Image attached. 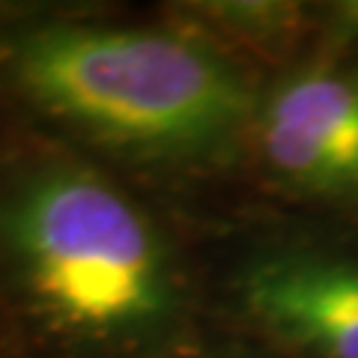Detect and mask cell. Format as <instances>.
<instances>
[{
	"label": "cell",
	"instance_id": "cell-4",
	"mask_svg": "<svg viewBox=\"0 0 358 358\" xmlns=\"http://www.w3.org/2000/svg\"><path fill=\"white\" fill-rule=\"evenodd\" d=\"M245 200L358 224V54H313L266 84Z\"/></svg>",
	"mask_w": 358,
	"mask_h": 358
},
{
	"label": "cell",
	"instance_id": "cell-2",
	"mask_svg": "<svg viewBox=\"0 0 358 358\" xmlns=\"http://www.w3.org/2000/svg\"><path fill=\"white\" fill-rule=\"evenodd\" d=\"M42 114L87 134L206 218L212 194H245L266 78L185 13L152 27L51 24L6 54Z\"/></svg>",
	"mask_w": 358,
	"mask_h": 358
},
{
	"label": "cell",
	"instance_id": "cell-1",
	"mask_svg": "<svg viewBox=\"0 0 358 358\" xmlns=\"http://www.w3.org/2000/svg\"><path fill=\"white\" fill-rule=\"evenodd\" d=\"M203 224L81 162L45 159L0 185V281L54 346L171 358L209 329Z\"/></svg>",
	"mask_w": 358,
	"mask_h": 358
},
{
	"label": "cell",
	"instance_id": "cell-3",
	"mask_svg": "<svg viewBox=\"0 0 358 358\" xmlns=\"http://www.w3.org/2000/svg\"><path fill=\"white\" fill-rule=\"evenodd\" d=\"M206 320L268 358H358V224L242 200L203 227Z\"/></svg>",
	"mask_w": 358,
	"mask_h": 358
},
{
	"label": "cell",
	"instance_id": "cell-5",
	"mask_svg": "<svg viewBox=\"0 0 358 358\" xmlns=\"http://www.w3.org/2000/svg\"><path fill=\"white\" fill-rule=\"evenodd\" d=\"M171 358H268V355H263L260 350H254V346L233 338L227 331H218L209 326L197 341L182 346Z\"/></svg>",
	"mask_w": 358,
	"mask_h": 358
}]
</instances>
